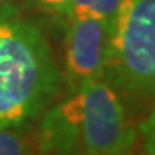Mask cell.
Masks as SVG:
<instances>
[{
	"label": "cell",
	"mask_w": 155,
	"mask_h": 155,
	"mask_svg": "<svg viewBox=\"0 0 155 155\" xmlns=\"http://www.w3.org/2000/svg\"><path fill=\"white\" fill-rule=\"evenodd\" d=\"M81 99V141L83 155H129L138 129L128 118L121 95L104 78L76 91Z\"/></svg>",
	"instance_id": "cell-3"
},
{
	"label": "cell",
	"mask_w": 155,
	"mask_h": 155,
	"mask_svg": "<svg viewBox=\"0 0 155 155\" xmlns=\"http://www.w3.org/2000/svg\"><path fill=\"white\" fill-rule=\"evenodd\" d=\"M122 0H71L68 17H95L111 23Z\"/></svg>",
	"instance_id": "cell-6"
},
{
	"label": "cell",
	"mask_w": 155,
	"mask_h": 155,
	"mask_svg": "<svg viewBox=\"0 0 155 155\" xmlns=\"http://www.w3.org/2000/svg\"><path fill=\"white\" fill-rule=\"evenodd\" d=\"M138 131L142 138L144 155H155V106L144 121L139 122Z\"/></svg>",
	"instance_id": "cell-8"
},
{
	"label": "cell",
	"mask_w": 155,
	"mask_h": 155,
	"mask_svg": "<svg viewBox=\"0 0 155 155\" xmlns=\"http://www.w3.org/2000/svg\"><path fill=\"white\" fill-rule=\"evenodd\" d=\"M40 155H83L81 141V99L76 91L42 115Z\"/></svg>",
	"instance_id": "cell-5"
},
{
	"label": "cell",
	"mask_w": 155,
	"mask_h": 155,
	"mask_svg": "<svg viewBox=\"0 0 155 155\" xmlns=\"http://www.w3.org/2000/svg\"><path fill=\"white\" fill-rule=\"evenodd\" d=\"M111 23L95 17H69L65 35V71L69 94L104 78L109 50Z\"/></svg>",
	"instance_id": "cell-4"
},
{
	"label": "cell",
	"mask_w": 155,
	"mask_h": 155,
	"mask_svg": "<svg viewBox=\"0 0 155 155\" xmlns=\"http://www.w3.org/2000/svg\"><path fill=\"white\" fill-rule=\"evenodd\" d=\"M104 79L118 92L155 98V0H122L111 22Z\"/></svg>",
	"instance_id": "cell-2"
},
{
	"label": "cell",
	"mask_w": 155,
	"mask_h": 155,
	"mask_svg": "<svg viewBox=\"0 0 155 155\" xmlns=\"http://www.w3.org/2000/svg\"><path fill=\"white\" fill-rule=\"evenodd\" d=\"M7 5H15V0H0V6H7Z\"/></svg>",
	"instance_id": "cell-10"
},
{
	"label": "cell",
	"mask_w": 155,
	"mask_h": 155,
	"mask_svg": "<svg viewBox=\"0 0 155 155\" xmlns=\"http://www.w3.org/2000/svg\"><path fill=\"white\" fill-rule=\"evenodd\" d=\"M0 155H32L30 145L20 129L0 128Z\"/></svg>",
	"instance_id": "cell-7"
},
{
	"label": "cell",
	"mask_w": 155,
	"mask_h": 155,
	"mask_svg": "<svg viewBox=\"0 0 155 155\" xmlns=\"http://www.w3.org/2000/svg\"><path fill=\"white\" fill-rule=\"evenodd\" d=\"M63 78L46 36L15 5L0 6V128L26 127L49 108Z\"/></svg>",
	"instance_id": "cell-1"
},
{
	"label": "cell",
	"mask_w": 155,
	"mask_h": 155,
	"mask_svg": "<svg viewBox=\"0 0 155 155\" xmlns=\"http://www.w3.org/2000/svg\"><path fill=\"white\" fill-rule=\"evenodd\" d=\"M33 2L45 12L59 16H68L71 3V0H33Z\"/></svg>",
	"instance_id": "cell-9"
}]
</instances>
